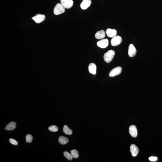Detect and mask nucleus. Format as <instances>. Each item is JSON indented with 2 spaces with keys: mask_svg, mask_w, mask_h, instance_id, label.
<instances>
[{
  "mask_svg": "<svg viewBox=\"0 0 162 162\" xmlns=\"http://www.w3.org/2000/svg\"><path fill=\"white\" fill-rule=\"evenodd\" d=\"M64 156L68 160L71 161L73 159V156L71 154H70L68 152L65 151L64 152Z\"/></svg>",
  "mask_w": 162,
  "mask_h": 162,
  "instance_id": "a211bd4d",
  "label": "nucleus"
},
{
  "mask_svg": "<svg viewBox=\"0 0 162 162\" xmlns=\"http://www.w3.org/2000/svg\"><path fill=\"white\" fill-rule=\"evenodd\" d=\"M63 132L66 134L71 135L72 134V131L70 129L67 125H65L63 128Z\"/></svg>",
  "mask_w": 162,
  "mask_h": 162,
  "instance_id": "f3484780",
  "label": "nucleus"
},
{
  "mask_svg": "<svg viewBox=\"0 0 162 162\" xmlns=\"http://www.w3.org/2000/svg\"><path fill=\"white\" fill-rule=\"evenodd\" d=\"M59 143L62 145H65L69 142V139L67 137L60 136L59 138Z\"/></svg>",
  "mask_w": 162,
  "mask_h": 162,
  "instance_id": "dca6fc26",
  "label": "nucleus"
},
{
  "mask_svg": "<svg viewBox=\"0 0 162 162\" xmlns=\"http://www.w3.org/2000/svg\"><path fill=\"white\" fill-rule=\"evenodd\" d=\"M122 38L119 36H116L112 38L111 40V44L113 46H116L120 45L122 42Z\"/></svg>",
  "mask_w": 162,
  "mask_h": 162,
  "instance_id": "7ed1b4c3",
  "label": "nucleus"
},
{
  "mask_svg": "<svg viewBox=\"0 0 162 162\" xmlns=\"http://www.w3.org/2000/svg\"><path fill=\"white\" fill-rule=\"evenodd\" d=\"M91 3V0H83L80 6L82 10H86L90 6Z\"/></svg>",
  "mask_w": 162,
  "mask_h": 162,
  "instance_id": "9d476101",
  "label": "nucleus"
},
{
  "mask_svg": "<svg viewBox=\"0 0 162 162\" xmlns=\"http://www.w3.org/2000/svg\"><path fill=\"white\" fill-rule=\"evenodd\" d=\"M106 33L109 37L113 38L117 34V31L115 29L108 28L106 30Z\"/></svg>",
  "mask_w": 162,
  "mask_h": 162,
  "instance_id": "f8f14e48",
  "label": "nucleus"
},
{
  "mask_svg": "<svg viewBox=\"0 0 162 162\" xmlns=\"http://www.w3.org/2000/svg\"><path fill=\"white\" fill-rule=\"evenodd\" d=\"M129 131L130 134L133 138H136L138 135V131L135 125H132L129 127Z\"/></svg>",
  "mask_w": 162,
  "mask_h": 162,
  "instance_id": "6e6552de",
  "label": "nucleus"
},
{
  "mask_svg": "<svg viewBox=\"0 0 162 162\" xmlns=\"http://www.w3.org/2000/svg\"><path fill=\"white\" fill-rule=\"evenodd\" d=\"M32 19L37 24H40L44 21L45 19V15L38 14L32 18Z\"/></svg>",
  "mask_w": 162,
  "mask_h": 162,
  "instance_id": "39448f33",
  "label": "nucleus"
},
{
  "mask_svg": "<svg viewBox=\"0 0 162 162\" xmlns=\"http://www.w3.org/2000/svg\"><path fill=\"white\" fill-rule=\"evenodd\" d=\"M48 129L50 131L55 132L57 131L58 130V128L57 126L53 125L49 127Z\"/></svg>",
  "mask_w": 162,
  "mask_h": 162,
  "instance_id": "aec40b11",
  "label": "nucleus"
},
{
  "mask_svg": "<svg viewBox=\"0 0 162 162\" xmlns=\"http://www.w3.org/2000/svg\"><path fill=\"white\" fill-rule=\"evenodd\" d=\"M130 150L132 156L135 157L138 155L139 150L138 147L136 145L134 144L131 145Z\"/></svg>",
  "mask_w": 162,
  "mask_h": 162,
  "instance_id": "9b49d317",
  "label": "nucleus"
},
{
  "mask_svg": "<svg viewBox=\"0 0 162 162\" xmlns=\"http://www.w3.org/2000/svg\"><path fill=\"white\" fill-rule=\"evenodd\" d=\"M26 142L27 143H31L33 140V137L30 134H27L26 136Z\"/></svg>",
  "mask_w": 162,
  "mask_h": 162,
  "instance_id": "412c9836",
  "label": "nucleus"
},
{
  "mask_svg": "<svg viewBox=\"0 0 162 162\" xmlns=\"http://www.w3.org/2000/svg\"><path fill=\"white\" fill-rule=\"evenodd\" d=\"M10 143L14 145H17L18 144V142L17 141L11 138L9 140Z\"/></svg>",
  "mask_w": 162,
  "mask_h": 162,
  "instance_id": "4be33fe9",
  "label": "nucleus"
},
{
  "mask_svg": "<svg viewBox=\"0 0 162 162\" xmlns=\"http://www.w3.org/2000/svg\"><path fill=\"white\" fill-rule=\"evenodd\" d=\"M149 159L151 161H155L157 160V158L156 157L152 156L149 158Z\"/></svg>",
  "mask_w": 162,
  "mask_h": 162,
  "instance_id": "5701e85b",
  "label": "nucleus"
},
{
  "mask_svg": "<svg viewBox=\"0 0 162 162\" xmlns=\"http://www.w3.org/2000/svg\"><path fill=\"white\" fill-rule=\"evenodd\" d=\"M115 52L112 50H108L107 52L104 54V59L105 62L107 63H110L113 59L114 56Z\"/></svg>",
  "mask_w": 162,
  "mask_h": 162,
  "instance_id": "f257e3e1",
  "label": "nucleus"
},
{
  "mask_svg": "<svg viewBox=\"0 0 162 162\" xmlns=\"http://www.w3.org/2000/svg\"><path fill=\"white\" fill-rule=\"evenodd\" d=\"M97 44L98 47L102 48H105L108 46L109 41L107 39H102L97 42Z\"/></svg>",
  "mask_w": 162,
  "mask_h": 162,
  "instance_id": "0eeeda50",
  "label": "nucleus"
},
{
  "mask_svg": "<svg viewBox=\"0 0 162 162\" xmlns=\"http://www.w3.org/2000/svg\"><path fill=\"white\" fill-rule=\"evenodd\" d=\"M105 36V33L103 30L98 31L96 33L95 35V38L98 39H103Z\"/></svg>",
  "mask_w": 162,
  "mask_h": 162,
  "instance_id": "ddd939ff",
  "label": "nucleus"
},
{
  "mask_svg": "<svg viewBox=\"0 0 162 162\" xmlns=\"http://www.w3.org/2000/svg\"><path fill=\"white\" fill-rule=\"evenodd\" d=\"M71 153L73 158L77 159L79 157V153L77 150H74L71 151Z\"/></svg>",
  "mask_w": 162,
  "mask_h": 162,
  "instance_id": "6ab92c4d",
  "label": "nucleus"
},
{
  "mask_svg": "<svg viewBox=\"0 0 162 162\" xmlns=\"http://www.w3.org/2000/svg\"><path fill=\"white\" fill-rule=\"evenodd\" d=\"M137 53V50L135 48L132 44H131L129 47L128 50V55L130 57H133L135 56Z\"/></svg>",
  "mask_w": 162,
  "mask_h": 162,
  "instance_id": "1a4fd4ad",
  "label": "nucleus"
},
{
  "mask_svg": "<svg viewBox=\"0 0 162 162\" xmlns=\"http://www.w3.org/2000/svg\"><path fill=\"white\" fill-rule=\"evenodd\" d=\"M61 4L65 9H69L73 6L74 2L72 0H60Z\"/></svg>",
  "mask_w": 162,
  "mask_h": 162,
  "instance_id": "20e7f679",
  "label": "nucleus"
},
{
  "mask_svg": "<svg viewBox=\"0 0 162 162\" xmlns=\"http://www.w3.org/2000/svg\"><path fill=\"white\" fill-rule=\"evenodd\" d=\"M96 66L95 63H90L88 67L89 73L93 75H95L96 73Z\"/></svg>",
  "mask_w": 162,
  "mask_h": 162,
  "instance_id": "4468645a",
  "label": "nucleus"
},
{
  "mask_svg": "<svg viewBox=\"0 0 162 162\" xmlns=\"http://www.w3.org/2000/svg\"><path fill=\"white\" fill-rule=\"evenodd\" d=\"M65 9L60 3L57 4L54 9V13L55 15H60L65 12Z\"/></svg>",
  "mask_w": 162,
  "mask_h": 162,
  "instance_id": "f03ea898",
  "label": "nucleus"
},
{
  "mask_svg": "<svg viewBox=\"0 0 162 162\" xmlns=\"http://www.w3.org/2000/svg\"><path fill=\"white\" fill-rule=\"evenodd\" d=\"M16 126V123L15 122H12L8 124L6 127V129L8 131L13 130L15 129Z\"/></svg>",
  "mask_w": 162,
  "mask_h": 162,
  "instance_id": "2eb2a0df",
  "label": "nucleus"
},
{
  "mask_svg": "<svg viewBox=\"0 0 162 162\" xmlns=\"http://www.w3.org/2000/svg\"><path fill=\"white\" fill-rule=\"evenodd\" d=\"M122 68L121 67H118L113 69L110 72L109 76L110 77H113L118 76L121 73Z\"/></svg>",
  "mask_w": 162,
  "mask_h": 162,
  "instance_id": "423d86ee",
  "label": "nucleus"
}]
</instances>
